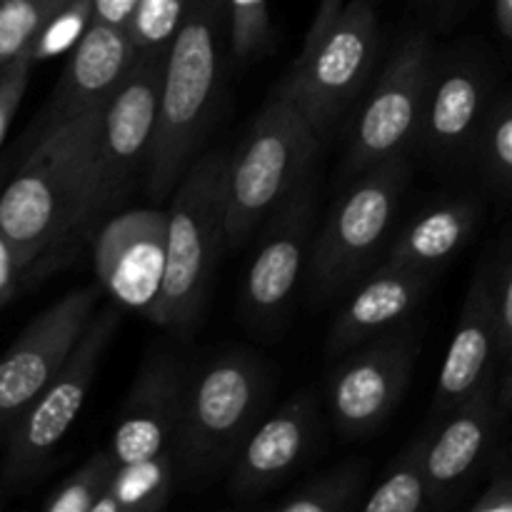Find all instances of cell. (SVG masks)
Wrapping results in <instances>:
<instances>
[{"instance_id": "30", "label": "cell", "mask_w": 512, "mask_h": 512, "mask_svg": "<svg viewBox=\"0 0 512 512\" xmlns=\"http://www.w3.org/2000/svg\"><path fill=\"white\" fill-rule=\"evenodd\" d=\"M188 0H140L128 23V35L138 50H150L173 40Z\"/></svg>"}, {"instance_id": "10", "label": "cell", "mask_w": 512, "mask_h": 512, "mask_svg": "<svg viewBox=\"0 0 512 512\" xmlns=\"http://www.w3.org/2000/svg\"><path fill=\"white\" fill-rule=\"evenodd\" d=\"M168 48L170 43L140 50L105 108L98 153L100 218L128 198L140 165L148 168Z\"/></svg>"}, {"instance_id": "21", "label": "cell", "mask_w": 512, "mask_h": 512, "mask_svg": "<svg viewBox=\"0 0 512 512\" xmlns=\"http://www.w3.org/2000/svg\"><path fill=\"white\" fill-rule=\"evenodd\" d=\"M488 118V78L473 63H453L433 73L420 138L435 153L468 148Z\"/></svg>"}, {"instance_id": "28", "label": "cell", "mask_w": 512, "mask_h": 512, "mask_svg": "<svg viewBox=\"0 0 512 512\" xmlns=\"http://www.w3.org/2000/svg\"><path fill=\"white\" fill-rule=\"evenodd\" d=\"M230 43L238 60H255L273 45V20L268 0H228Z\"/></svg>"}, {"instance_id": "20", "label": "cell", "mask_w": 512, "mask_h": 512, "mask_svg": "<svg viewBox=\"0 0 512 512\" xmlns=\"http://www.w3.org/2000/svg\"><path fill=\"white\" fill-rule=\"evenodd\" d=\"M430 270L383 263L348 300L328 335L330 353L363 345L383 333H393L428 293Z\"/></svg>"}, {"instance_id": "7", "label": "cell", "mask_w": 512, "mask_h": 512, "mask_svg": "<svg viewBox=\"0 0 512 512\" xmlns=\"http://www.w3.org/2000/svg\"><path fill=\"white\" fill-rule=\"evenodd\" d=\"M408 178L403 153L355 175L310 248L308 273L318 298L338 295L373 263L398 218Z\"/></svg>"}, {"instance_id": "6", "label": "cell", "mask_w": 512, "mask_h": 512, "mask_svg": "<svg viewBox=\"0 0 512 512\" xmlns=\"http://www.w3.org/2000/svg\"><path fill=\"white\" fill-rule=\"evenodd\" d=\"M120 328V305L98 310L85 328L83 338L75 345L73 355L48 388L23 410L10 425L5 458L0 465V503L33 483L58 450L65 435L78 420L90 388L98 378L100 363Z\"/></svg>"}, {"instance_id": "4", "label": "cell", "mask_w": 512, "mask_h": 512, "mask_svg": "<svg viewBox=\"0 0 512 512\" xmlns=\"http://www.w3.org/2000/svg\"><path fill=\"white\" fill-rule=\"evenodd\" d=\"M268 398V373L245 350L220 353L190 370L173 455L175 473L188 483L230 470L235 453L258 425Z\"/></svg>"}, {"instance_id": "35", "label": "cell", "mask_w": 512, "mask_h": 512, "mask_svg": "<svg viewBox=\"0 0 512 512\" xmlns=\"http://www.w3.org/2000/svg\"><path fill=\"white\" fill-rule=\"evenodd\" d=\"M343 8H345V0H318L313 23H310L308 33H305V43H303V50H300V53H305V50L313 48V45L318 43L325 33H328L330 25L340 18Z\"/></svg>"}, {"instance_id": "24", "label": "cell", "mask_w": 512, "mask_h": 512, "mask_svg": "<svg viewBox=\"0 0 512 512\" xmlns=\"http://www.w3.org/2000/svg\"><path fill=\"white\" fill-rule=\"evenodd\" d=\"M430 430L410 440L398 458L385 470L378 488L363 500L365 512H418L430 508V483L425 453H428Z\"/></svg>"}, {"instance_id": "19", "label": "cell", "mask_w": 512, "mask_h": 512, "mask_svg": "<svg viewBox=\"0 0 512 512\" xmlns=\"http://www.w3.org/2000/svg\"><path fill=\"white\" fill-rule=\"evenodd\" d=\"M500 348L495 290L488 275H475L465 295L455 335L435 385L433 413L443 415L498 378Z\"/></svg>"}, {"instance_id": "8", "label": "cell", "mask_w": 512, "mask_h": 512, "mask_svg": "<svg viewBox=\"0 0 512 512\" xmlns=\"http://www.w3.org/2000/svg\"><path fill=\"white\" fill-rule=\"evenodd\" d=\"M380 20L373 0H350L328 33L298 55L280 88L323 135L355 103L378 60Z\"/></svg>"}, {"instance_id": "3", "label": "cell", "mask_w": 512, "mask_h": 512, "mask_svg": "<svg viewBox=\"0 0 512 512\" xmlns=\"http://www.w3.org/2000/svg\"><path fill=\"white\" fill-rule=\"evenodd\" d=\"M230 153L215 150L193 160L173 190L168 210V258L158 305L150 320L188 335L213 290L220 255L228 248Z\"/></svg>"}, {"instance_id": "14", "label": "cell", "mask_w": 512, "mask_h": 512, "mask_svg": "<svg viewBox=\"0 0 512 512\" xmlns=\"http://www.w3.org/2000/svg\"><path fill=\"white\" fill-rule=\"evenodd\" d=\"M315 220L313 173L283 200L268 218L258 253L243 280V315L253 325H273L283 318L310 260V235Z\"/></svg>"}, {"instance_id": "34", "label": "cell", "mask_w": 512, "mask_h": 512, "mask_svg": "<svg viewBox=\"0 0 512 512\" xmlns=\"http://www.w3.org/2000/svg\"><path fill=\"white\" fill-rule=\"evenodd\" d=\"M473 512H512V465L498 470L488 488L478 495L473 505Z\"/></svg>"}, {"instance_id": "17", "label": "cell", "mask_w": 512, "mask_h": 512, "mask_svg": "<svg viewBox=\"0 0 512 512\" xmlns=\"http://www.w3.org/2000/svg\"><path fill=\"white\" fill-rule=\"evenodd\" d=\"M185 378L188 370L170 353L153 355L140 368L108 445L118 463L170 453L178 433Z\"/></svg>"}, {"instance_id": "39", "label": "cell", "mask_w": 512, "mask_h": 512, "mask_svg": "<svg viewBox=\"0 0 512 512\" xmlns=\"http://www.w3.org/2000/svg\"><path fill=\"white\" fill-rule=\"evenodd\" d=\"M495 15H498L500 30L512 40V0H495Z\"/></svg>"}, {"instance_id": "12", "label": "cell", "mask_w": 512, "mask_h": 512, "mask_svg": "<svg viewBox=\"0 0 512 512\" xmlns=\"http://www.w3.org/2000/svg\"><path fill=\"white\" fill-rule=\"evenodd\" d=\"M418 348L405 335H378L350 353L328 380V408L343 438L360 440L383 428L413 378Z\"/></svg>"}, {"instance_id": "37", "label": "cell", "mask_w": 512, "mask_h": 512, "mask_svg": "<svg viewBox=\"0 0 512 512\" xmlns=\"http://www.w3.org/2000/svg\"><path fill=\"white\" fill-rule=\"evenodd\" d=\"M20 275H23V268H20L18 260H15L8 240L0 235V305H3L5 300L15 293Z\"/></svg>"}, {"instance_id": "13", "label": "cell", "mask_w": 512, "mask_h": 512, "mask_svg": "<svg viewBox=\"0 0 512 512\" xmlns=\"http://www.w3.org/2000/svg\"><path fill=\"white\" fill-rule=\"evenodd\" d=\"M168 258V210L140 208L100 225L93 245L98 285L120 308L148 315L158 305Z\"/></svg>"}, {"instance_id": "27", "label": "cell", "mask_w": 512, "mask_h": 512, "mask_svg": "<svg viewBox=\"0 0 512 512\" xmlns=\"http://www.w3.org/2000/svg\"><path fill=\"white\" fill-rule=\"evenodd\" d=\"M70 0H0V68L30 48L43 25Z\"/></svg>"}, {"instance_id": "25", "label": "cell", "mask_w": 512, "mask_h": 512, "mask_svg": "<svg viewBox=\"0 0 512 512\" xmlns=\"http://www.w3.org/2000/svg\"><path fill=\"white\" fill-rule=\"evenodd\" d=\"M368 485V465L345 463L328 470L325 475L308 480L295 488L288 498L280 500L275 510L280 512H348L363 505V493Z\"/></svg>"}, {"instance_id": "22", "label": "cell", "mask_w": 512, "mask_h": 512, "mask_svg": "<svg viewBox=\"0 0 512 512\" xmlns=\"http://www.w3.org/2000/svg\"><path fill=\"white\" fill-rule=\"evenodd\" d=\"M478 220L480 208L473 200H448L433 205L400 230L385 263L435 273L468 243Z\"/></svg>"}, {"instance_id": "32", "label": "cell", "mask_w": 512, "mask_h": 512, "mask_svg": "<svg viewBox=\"0 0 512 512\" xmlns=\"http://www.w3.org/2000/svg\"><path fill=\"white\" fill-rule=\"evenodd\" d=\"M33 65V53H30V48H25L23 53L15 55L8 65L0 68V143H3L10 123H13L15 113H18L20 103H23V95L25 88H28Z\"/></svg>"}, {"instance_id": "11", "label": "cell", "mask_w": 512, "mask_h": 512, "mask_svg": "<svg viewBox=\"0 0 512 512\" xmlns=\"http://www.w3.org/2000/svg\"><path fill=\"white\" fill-rule=\"evenodd\" d=\"M98 303V288L70 290L45 308L10 345L0 358V428H10L63 370L98 313Z\"/></svg>"}, {"instance_id": "40", "label": "cell", "mask_w": 512, "mask_h": 512, "mask_svg": "<svg viewBox=\"0 0 512 512\" xmlns=\"http://www.w3.org/2000/svg\"><path fill=\"white\" fill-rule=\"evenodd\" d=\"M373 3H375V0H373Z\"/></svg>"}, {"instance_id": "9", "label": "cell", "mask_w": 512, "mask_h": 512, "mask_svg": "<svg viewBox=\"0 0 512 512\" xmlns=\"http://www.w3.org/2000/svg\"><path fill=\"white\" fill-rule=\"evenodd\" d=\"M430 83L433 63L428 38L410 35L390 55L378 85L355 118L343 165L348 178H355L380 160L405 153L418 138Z\"/></svg>"}, {"instance_id": "1", "label": "cell", "mask_w": 512, "mask_h": 512, "mask_svg": "<svg viewBox=\"0 0 512 512\" xmlns=\"http://www.w3.org/2000/svg\"><path fill=\"white\" fill-rule=\"evenodd\" d=\"M108 103L40 135L0 193V235L23 273L68 250L100 220L98 153Z\"/></svg>"}, {"instance_id": "15", "label": "cell", "mask_w": 512, "mask_h": 512, "mask_svg": "<svg viewBox=\"0 0 512 512\" xmlns=\"http://www.w3.org/2000/svg\"><path fill=\"white\" fill-rule=\"evenodd\" d=\"M508 415L498 400V378L448 413L435 415L425 453L430 508H443L458 498L493 450L500 425Z\"/></svg>"}, {"instance_id": "31", "label": "cell", "mask_w": 512, "mask_h": 512, "mask_svg": "<svg viewBox=\"0 0 512 512\" xmlns=\"http://www.w3.org/2000/svg\"><path fill=\"white\" fill-rule=\"evenodd\" d=\"M480 140L490 178L512 190V98L490 110L480 130Z\"/></svg>"}, {"instance_id": "2", "label": "cell", "mask_w": 512, "mask_h": 512, "mask_svg": "<svg viewBox=\"0 0 512 512\" xmlns=\"http://www.w3.org/2000/svg\"><path fill=\"white\" fill-rule=\"evenodd\" d=\"M225 33H230L228 0H188L170 40L148 158V195L158 203L178 188L193 165L195 150L213 118Z\"/></svg>"}, {"instance_id": "16", "label": "cell", "mask_w": 512, "mask_h": 512, "mask_svg": "<svg viewBox=\"0 0 512 512\" xmlns=\"http://www.w3.org/2000/svg\"><path fill=\"white\" fill-rule=\"evenodd\" d=\"M320 433L315 395L303 393L258 420L230 465L228 488L233 498L250 500L288 478L313 450Z\"/></svg>"}, {"instance_id": "23", "label": "cell", "mask_w": 512, "mask_h": 512, "mask_svg": "<svg viewBox=\"0 0 512 512\" xmlns=\"http://www.w3.org/2000/svg\"><path fill=\"white\" fill-rule=\"evenodd\" d=\"M173 455L118 463L95 512H158L170 503L175 485Z\"/></svg>"}, {"instance_id": "26", "label": "cell", "mask_w": 512, "mask_h": 512, "mask_svg": "<svg viewBox=\"0 0 512 512\" xmlns=\"http://www.w3.org/2000/svg\"><path fill=\"white\" fill-rule=\"evenodd\" d=\"M118 460L113 450L105 448L90 455L73 475L63 480L53 493L45 498V512H95V505L108 490Z\"/></svg>"}, {"instance_id": "29", "label": "cell", "mask_w": 512, "mask_h": 512, "mask_svg": "<svg viewBox=\"0 0 512 512\" xmlns=\"http://www.w3.org/2000/svg\"><path fill=\"white\" fill-rule=\"evenodd\" d=\"M90 23H93V0H70L68 5H63L30 45L35 63L73 50Z\"/></svg>"}, {"instance_id": "5", "label": "cell", "mask_w": 512, "mask_h": 512, "mask_svg": "<svg viewBox=\"0 0 512 512\" xmlns=\"http://www.w3.org/2000/svg\"><path fill=\"white\" fill-rule=\"evenodd\" d=\"M320 135L283 88L265 100L248 138L230 155L228 248H240L313 173Z\"/></svg>"}, {"instance_id": "38", "label": "cell", "mask_w": 512, "mask_h": 512, "mask_svg": "<svg viewBox=\"0 0 512 512\" xmlns=\"http://www.w3.org/2000/svg\"><path fill=\"white\" fill-rule=\"evenodd\" d=\"M498 400L505 413H512V355L503 363V375L498 378Z\"/></svg>"}, {"instance_id": "36", "label": "cell", "mask_w": 512, "mask_h": 512, "mask_svg": "<svg viewBox=\"0 0 512 512\" xmlns=\"http://www.w3.org/2000/svg\"><path fill=\"white\" fill-rule=\"evenodd\" d=\"M140 0H93V20L128 28Z\"/></svg>"}, {"instance_id": "33", "label": "cell", "mask_w": 512, "mask_h": 512, "mask_svg": "<svg viewBox=\"0 0 512 512\" xmlns=\"http://www.w3.org/2000/svg\"><path fill=\"white\" fill-rule=\"evenodd\" d=\"M495 290V320H498V348L500 363L512 355V258L500 273Z\"/></svg>"}, {"instance_id": "18", "label": "cell", "mask_w": 512, "mask_h": 512, "mask_svg": "<svg viewBox=\"0 0 512 512\" xmlns=\"http://www.w3.org/2000/svg\"><path fill=\"white\" fill-rule=\"evenodd\" d=\"M138 53L140 50L130 40L128 28L93 20L78 45L70 50L63 75L40 120V135L70 123L95 105L108 103Z\"/></svg>"}]
</instances>
